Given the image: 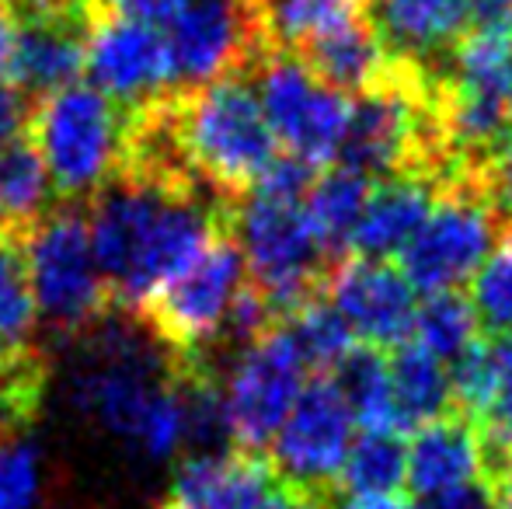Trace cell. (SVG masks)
<instances>
[{"label":"cell","mask_w":512,"mask_h":509,"mask_svg":"<svg viewBox=\"0 0 512 509\" xmlns=\"http://www.w3.org/2000/svg\"><path fill=\"white\" fill-rule=\"evenodd\" d=\"M168 123L189 171L227 203H241L279 157V140L251 74L175 91L168 98Z\"/></svg>","instance_id":"obj_1"},{"label":"cell","mask_w":512,"mask_h":509,"mask_svg":"<svg viewBox=\"0 0 512 509\" xmlns=\"http://www.w3.org/2000/svg\"><path fill=\"white\" fill-rule=\"evenodd\" d=\"M28 133L60 203H91L119 175L126 157V112L95 84L77 81L42 98Z\"/></svg>","instance_id":"obj_2"},{"label":"cell","mask_w":512,"mask_h":509,"mask_svg":"<svg viewBox=\"0 0 512 509\" xmlns=\"http://www.w3.org/2000/svg\"><path fill=\"white\" fill-rule=\"evenodd\" d=\"M234 234L251 283L262 290L279 321L304 300L324 293L335 258L317 234L304 199L248 192L234 206Z\"/></svg>","instance_id":"obj_3"},{"label":"cell","mask_w":512,"mask_h":509,"mask_svg":"<svg viewBox=\"0 0 512 509\" xmlns=\"http://www.w3.org/2000/svg\"><path fill=\"white\" fill-rule=\"evenodd\" d=\"M25 248L39 321H46L56 335H88L108 314H115L112 290L91 241L88 206H53V213L25 238Z\"/></svg>","instance_id":"obj_4"},{"label":"cell","mask_w":512,"mask_h":509,"mask_svg":"<svg viewBox=\"0 0 512 509\" xmlns=\"http://www.w3.org/2000/svg\"><path fill=\"white\" fill-rule=\"evenodd\" d=\"M244 283L248 262L230 224L182 276L150 293L133 318L143 321L150 339L161 342L171 360H209Z\"/></svg>","instance_id":"obj_5"},{"label":"cell","mask_w":512,"mask_h":509,"mask_svg":"<svg viewBox=\"0 0 512 509\" xmlns=\"http://www.w3.org/2000/svg\"><path fill=\"white\" fill-rule=\"evenodd\" d=\"M502 210L485 182H453L401 252V272L418 293L457 290L502 238Z\"/></svg>","instance_id":"obj_6"},{"label":"cell","mask_w":512,"mask_h":509,"mask_svg":"<svg viewBox=\"0 0 512 509\" xmlns=\"http://www.w3.org/2000/svg\"><path fill=\"white\" fill-rule=\"evenodd\" d=\"M265 53H272L265 0H189L168 25L175 91L251 74Z\"/></svg>","instance_id":"obj_7"},{"label":"cell","mask_w":512,"mask_h":509,"mask_svg":"<svg viewBox=\"0 0 512 509\" xmlns=\"http://www.w3.org/2000/svg\"><path fill=\"white\" fill-rule=\"evenodd\" d=\"M251 77L272 133L286 147V154L314 168L335 161L349 129V95L324 84L297 53L286 49L265 53Z\"/></svg>","instance_id":"obj_8"},{"label":"cell","mask_w":512,"mask_h":509,"mask_svg":"<svg viewBox=\"0 0 512 509\" xmlns=\"http://www.w3.org/2000/svg\"><path fill=\"white\" fill-rule=\"evenodd\" d=\"M84 74L126 116L154 109L175 91L168 35L157 25L115 11L112 4H98L91 14L88 70Z\"/></svg>","instance_id":"obj_9"},{"label":"cell","mask_w":512,"mask_h":509,"mask_svg":"<svg viewBox=\"0 0 512 509\" xmlns=\"http://www.w3.org/2000/svg\"><path fill=\"white\" fill-rule=\"evenodd\" d=\"M304 370V360L279 325L237 353L230 374L223 377L237 450L262 454L276 440L304 391Z\"/></svg>","instance_id":"obj_10"},{"label":"cell","mask_w":512,"mask_h":509,"mask_svg":"<svg viewBox=\"0 0 512 509\" xmlns=\"http://www.w3.org/2000/svg\"><path fill=\"white\" fill-rule=\"evenodd\" d=\"M352 408L331 377L304 384L272 440V471L293 489L331 496L352 450Z\"/></svg>","instance_id":"obj_11"},{"label":"cell","mask_w":512,"mask_h":509,"mask_svg":"<svg viewBox=\"0 0 512 509\" xmlns=\"http://www.w3.org/2000/svg\"><path fill=\"white\" fill-rule=\"evenodd\" d=\"M95 7L67 0V4L49 7V11L14 18V49L7 77L35 105L77 84V77L88 70V39Z\"/></svg>","instance_id":"obj_12"},{"label":"cell","mask_w":512,"mask_h":509,"mask_svg":"<svg viewBox=\"0 0 512 509\" xmlns=\"http://www.w3.org/2000/svg\"><path fill=\"white\" fill-rule=\"evenodd\" d=\"M324 297L335 304L352 335L377 349H398L415 332V286L384 258H349L328 272Z\"/></svg>","instance_id":"obj_13"},{"label":"cell","mask_w":512,"mask_h":509,"mask_svg":"<svg viewBox=\"0 0 512 509\" xmlns=\"http://www.w3.org/2000/svg\"><path fill=\"white\" fill-rule=\"evenodd\" d=\"M478 0H370V21L391 60L443 67L474 21Z\"/></svg>","instance_id":"obj_14"},{"label":"cell","mask_w":512,"mask_h":509,"mask_svg":"<svg viewBox=\"0 0 512 509\" xmlns=\"http://www.w3.org/2000/svg\"><path fill=\"white\" fill-rule=\"evenodd\" d=\"M276 482L262 454H189L175 471L171 503L178 509H265Z\"/></svg>","instance_id":"obj_15"},{"label":"cell","mask_w":512,"mask_h":509,"mask_svg":"<svg viewBox=\"0 0 512 509\" xmlns=\"http://www.w3.org/2000/svg\"><path fill=\"white\" fill-rule=\"evenodd\" d=\"M443 189L446 185L436 175H425V171H405V175L384 178L373 189L349 248L359 258H384V262L391 255H401L408 241L418 234V227L429 220Z\"/></svg>","instance_id":"obj_16"},{"label":"cell","mask_w":512,"mask_h":509,"mask_svg":"<svg viewBox=\"0 0 512 509\" xmlns=\"http://www.w3.org/2000/svg\"><path fill=\"white\" fill-rule=\"evenodd\" d=\"M488 478L485 436L467 415L436 419L415 433L408 447V489L418 499Z\"/></svg>","instance_id":"obj_17"},{"label":"cell","mask_w":512,"mask_h":509,"mask_svg":"<svg viewBox=\"0 0 512 509\" xmlns=\"http://www.w3.org/2000/svg\"><path fill=\"white\" fill-rule=\"evenodd\" d=\"M297 56L324 84L345 91V95H363V91L377 88L391 74L394 63L387 46L380 42L377 28H373L370 14L314 39Z\"/></svg>","instance_id":"obj_18"},{"label":"cell","mask_w":512,"mask_h":509,"mask_svg":"<svg viewBox=\"0 0 512 509\" xmlns=\"http://www.w3.org/2000/svg\"><path fill=\"white\" fill-rule=\"evenodd\" d=\"M53 178L32 133L0 150V234L28 238L53 213Z\"/></svg>","instance_id":"obj_19"},{"label":"cell","mask_w":512,"mask_h":509,"mask_svg":"<svg viewBox=\"0 0 512 509\" xmlns=\"http://www.w3.org/2000/svg\"><path fill=\"white\" fill-rule=\"evenodd\" d=\"M391 391H394V422L398 433L422 429L436 419H446L453 401V381L443 360L422 349L415 339L391 349Z\"/></svg>","instance_id":"obj_20"},{"label":"cell","mask_w":512,"mask_h":509,"mask_svg":"<svg viewBox=\"0 0 512 509\" xmlns=\"http://www.w3.org/2000/svg\"><path fill=\"white\" fill-rule=\"evenodd\" d=\"M370 196L373 178L356 168H345V164H335V168L314 178V185L307 192V213L314 220L321 241L328 245L331 258L342 255L352 245V234H356L359 220H363Z\"/></svg>","instance_id":"obj_21"},{"label":"cell","mask_w":512,"mask_h":509,"mask_svg":"<svg viewBox=\"0 0 512 509\" xmlns=\"http://www.w3.org/2000/svg\"><path fill=\"white\" fill-rule=\"evenodd\" d=\"M35 325H39V304H35L25 238L0 234V353L7 360L35 353Z\"/></svg>","instance_id":"obj_22"},{"label":"cell","mask_w":512,"mask_h":509,"mask_svg":"<svg viewBox=\"0 0 512 509\" xmlns=\"http://www.w3.org/2000/svg\"><path fill=\"white\" fill-rule=\"evenodd\" d=\"M342 398L349 401L352 419L366 429H391L394 422V391H391V356L377 346H352V353L331 370Z\"/></svg>","instance_id":"obj_23"},{"label":"cell","mask_w":512,"mask_h":509,"mask_svg":"<svg viewBox=\"0 0 512 509\" xmlns=\"http://www.w3.org/2000/svg\"><path fill=\"white\" fill-rule=\"evenodd\" d=\"M370 14V0H265L272 49L300 53L321 35Z\"/></svg>","instance_id":"obj_24"},{"label":"cell","mask_w":512,"mask_h":509,"mask_svg":"<svg viewBox=\"0 0 512 509\" xmlns=\"http://www.w3.org/2000/svg\"><path fill=\"white\" fill-rule=\"evenodd\" d=\"M408 482V447L401 433L391 429H366L345 457L338 485L349 496H387Z\"/></svg>","instance_id":"obj_25"},{"label":"cell","mask_w":512,"mask_h":509,"mask_svg":"<svg viewBox=\"0 0 512 509\" xmlns=\"http://www.w3.org/2000/svg\"><path fill=\"white\" fill-rule=\"evenodd\" d=\"M279 328L293 342L307 370H335L352 353V328L324 293L304 300L297 311L279 321Z\"/></svg>","instance_id":"obj_26"},{"label":"cell","mask_w":512,"mask_h":509,"mask_svg":"<svg viewBox=\"0 0 512 509\" xmlns=\"http://www.w3.org/2000/svg\"><path fill=\"white\" fill-rule=\"evenodd\" d=\"M478 325L481 321L471 297H464L457 290H443V293H429L425 304H418L411 339L446 363V360H457L460 353H467L478 342Z\"/></svg>","instance_id":"obj_27"},{"label":"cell","mask_w":512,"mask_h":509,"mask_svg":"<svg viewBox=\"0 0 512 509\" xmlns=\"http://www.w3.org/2000/svg\"><path fill=\"white\" fill-rule=\"evenodd\" d=\"M42 496V450L28 426L0 422V509H35Z\"/></svg>","instance_id":"obj_28"},{"label":"cell","mask_w":512,"mask_h":509,"mask_svg":"<svg viewBox=\"0 0 512 509\" xmlns=\"http://www.w3.org/2000/svg\"><path fill=\"white\" fill-rule=\"evenodd\" d=\"M471 304L488 332L512 335V224L471 276Z\"/></svg>","instance_id":"obj_29"},{"label":"cell","mask_w":512,"mask_h":509,"mask_svg":"<svg viewBox=\"0 0 512 509\" xmlns=\"http://www.w3.org/2000/svg\"><path fill=\"white\" fill-rule=\"evenodd\" d=\"M478 429L485 436L488 471L512 454V335L492 339V391L485 412L478 415Z\"/></svg>","instance_id":"obj_30"},{"label":"cell","mask_w":512,"mask_h":509,"mask_svg":"<svg viewBox=\"0 0 512 509\" xmlns=\"http://www.w3.org/2000/svg\"><path fill=\"white\" fill-rule=\"evenodd\" d=\"M32 116H35L32 98L14 88V84H0V150H4L7 143L21 140V136H28Z\"/></svg>","instance_id":"obj_31"},{"label":"cell","mask_w":512,"mask_h":509,"mask_svg":"<svg viewBox=\"0 0 512 509\" xmlns=\"http://www.w3.org/2000/svg\"><path fill=\"white\" fill-rule=\"evenodd\" d=\"M418 509H499V496H495L488 478H478V482H467L460 489L422 499Z\"/></svg>","instance_id":"obj_32"},{"label":"cell","mask_w":512,"mask_h":509,"mask_svg":"<svg viewBox=\"0 0 512 509\" xmlns=\"http://www.w3.org/2000/svg\"><path fill=\"white\" fill-rule=\"evenodd\" d=\"M485 189L495 199L499 210L512 213V133L502 140V147L495 150V157L485 168Z\"/></svg>","instance_id":"obj_33"},{"label":"cell","mask_w":512,"mask_h":509,"mask_svg":"<svg viewBox=\"0 0 512 509\" xmlns=\"http://www.w3.org/2000/svg\"><path fill=\"white\" fill-rule=\"evenodd\" d=\"M108 4L115 7V11L129 14V18L136 21H147V25H171V21L178 18V11H182L189 0H108Z\"/></svg>","instance_id":"obj_34"},{"label":"cell","mask_w":512,"mask_h":509,"mask_svg":"<svg viewBox=\"0 0 512 509\" xmlns=\"http://www.w3.org/2000/svg\"><path fill=\"white\" fill-rule=\"evenodd\" d=\"M265 509H331V496H317V492H304L286 482H276V492H272Z\"/></svg>","instance_id":"obj_35"},{"label":"cell","mask_w":512,"mask_h":509,"mask_svg":"<svg viewBox=\"0 0 512 509\" xmlns=\"http://www.w3.org/2000/svg\"><path fill=\"white\" fill-rule=\"evenodd\" d=\"M331 509H411L398 492L387 496H345L342 503H331Z\"/></svg>","instance_id":"obj_36"},{"label":"cell","mask_w":512,"mask_h":509,"mask_svg":"<svg viewBox=\"0 0 512 509\" xmlns=\"http://www.w3.org/2000/svg\"><path fill=\"white\" fill-rule=\"evenodd\" d=\"M488 482H492L495 496H499V509H512V454L502 457V461L488 471Z\"/></svg>","instance_id":"obj_37"},{"label":"cell","mask_w":512,"mask_h":509,"mask_svg":"<svg viewBox=\"0 0 512 509\" xmlns=\"http://www.w3.org/2000/svg\"><path fill=\"white\" fill-rule=\"evenodd\" d=\"M11 49H14V14L0 4V77L11 67Z\"/></svg>","instance_id":"obj_38"},{"label":"cell","mask_w":512,"mask_h":509,"mask_svg":"<svg viewBox=\"0 0 512 509\" xmlns=\"http://www.w3.org/2000/svg\"><path fill=\"white\" fill-rule=\"evenodd\" d=\"M0 4L7 7V11L18 18V14H32V11H49V7H60L67 4V0H0Z\"/></svg>","instance_id":"obj_39"},{"label":"cell","mask_w":512,"mask_h":509,"mask_svg":"<svg viewBox=\"0 0 512 509\" xmlns=\"http://www.w3.org/2000/svg\"><path fill=\"white\" fill-rule=\"evenodd\" d=\"M506 109H509V116H512V70H509V81H506Z\"/></svg>","instance_id":"obj_40"},{"label":"cell","mask_w":512,"mask_h":509,"mask_svg":"<svg viewBox=\"0 0 512 509\" xmlns=\"http://www.w3.org/2000/svg\"><path fill=\"white\" fill-rule=\"evenodd\" d=\"M7 363H11V360H7V356H4V353H0V384H4V374H7Z\"/></svg>","instance_id":"obj_41"},{"label":"cell","mask_w":512,"mask_h":509,"mask_svg":"<svg viewBox=\"0 0 512 509\" xmlns=\"http://www.w3.org/2000/svg\"><path fill=\"white\" fill-rule=\"evenodd\" d=\"M77 4H88V7H95V4H108V0H77Z\"/></svg>","instance_id":"obj_42"},{"label":"cell","mask_w":512,"mask_h":509,"mask_svg":"<svg viewBox=\"0 0 512 509\" xmlns=\"http://www.w3.org/2000/svg\"><path fill=\"white\" fill-rule=\"evenodd\" d=\"M157 509H178L175 503H171V499H168V503H164V506H157Z\"/></svg>","instance_id":"obj_43"}]
</instances>
